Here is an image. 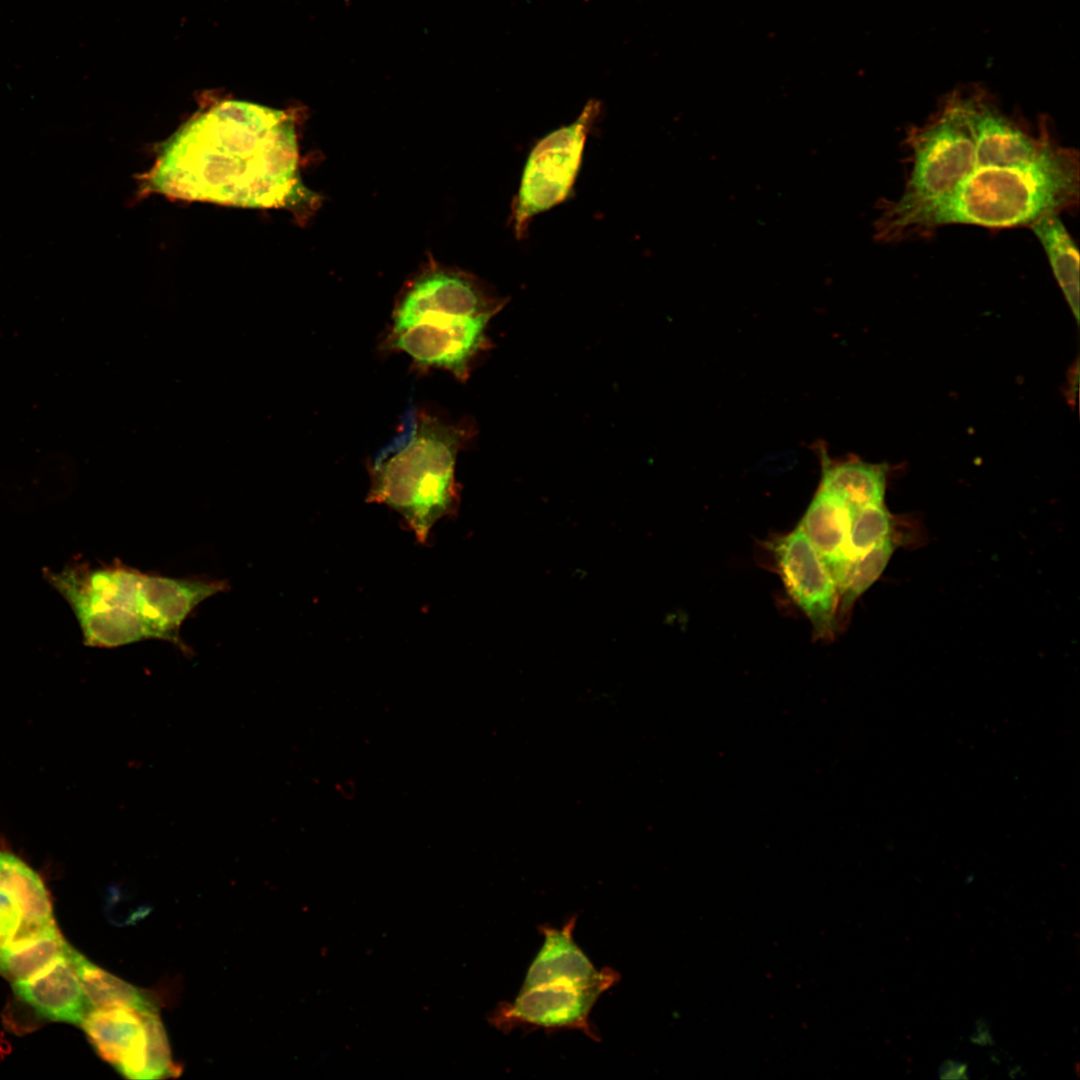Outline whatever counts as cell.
Listing matches in <instances>:
<instances>
[{"label":"cell","instance_id":"obj_1","mask_svg":"<svg viewBox=\"0 0 1080 1080\" xmlns=\"http://www.w3.org/2000/svg\"><path fill=\"white\" fill-rule=\"evenodd\" d=\"M154 191L241 207H309L300 181L294 119L285 111L228 100L181 127L149 175Z\"/></svg>","mask_w":1080,"mask_h":1080},{"label":"cell","instance_id":"obj_2","mask_svg":"<svg viewBox=\"0 0 1080 1080\" xmlns=\"http://www.w3.org/2000/svg\"><path fill=\"white\" fill-rule=\"evenodd\" d=\"M1079 168V152L1059 142L1035 159L1005 162L976 132L965 174L944 197L902 223L888 243L949 225L1029 228L1043 217L1071 213L1079 206Z\"/></svg>","mask_w":1080,"mask_h":1080},{"label":"cell","instance_id":"obj_3","mask_svg":"<svg viewBox=\"0 0 1080 1080\" xmlns=\"http://www.w3.org/2000/svg\"><path fill=\"white\" fill-rule=\"evenodd\" d=\"M506 302L474 275L430 264L401 291L384 348L465 381L492 347L487 327Z\"/></svg>","mask_w":1080,"mask_h":1080},{"label":"cell","instance_id":"obj_4","mask_svg":"<svg viewBox=\"0 0 1080 1080\" xmlns=\"http://www.w3.org/2000/svg\"><path fill=\"white\" fill-rule=\"evenodd\" d=\"M475 433L471 423L408 409L397 434L368 465L367 502L396 511L425 544L434 525L458 510L457 456Z\"/></svg>","mask_w":1080,"mask_h":1080},{"label":"cell","instance_id":"obj_5","mask_svg":"<svg viewBox=\"0 0 1080 1080\" xmlns=\"http://www.w3.org/2000/svg\"><path fill=\"white\" fill-rule=\"evenodd\" d=\"M144 574L116 561L65 570L50 579L71 605L85 644L116 648L149 639L143 616Z\"/></svg>","mask_w":1080,"mask_h":1080},{"label":"cell","instance_id":"obj_6","mask_svg":"<svg viewBox=\"0 0 1080 1080\" xmlns=\"http://www.w3.org/2000/svg\"><path fill=\"white\" fill-rule=\"evenodd\" d=\"M600 112V102L590 100L577 119L547 134L530 151L512 203V225L518 239L527 234L536 215L562 203L570 194L587 137Z\"/></svg>","mask_w":1080,"mask_h":1080},{"label":"cell","instance_id":"obj_7","mask_svg":"<svg viewBox=\"0 0 1080 1080\" xmlns=\"http://www.w3.org/2000/svg\"><path fill=\"white\" fill-rule=\"evenodd\" d=\"M81 1027L98 1056L125 1078L154 1080L181 1072L172 1060L158 1013L127 1007L93 1008Z\"/></svg>","mask_w":1080,"mask_h":1080},{"label":"cell","instance_id":"obj_8","mask_svg":"<svg viewBox=\"0 0 1080 1080\" xmlns=\"http://www.w3.org/2000/svg\"><path fill=\"white\" fill-rule=\"evenodd\" d=\"M787 593L809 619L815 640L825 643L837 631V584L810 540L798 525L765 544Z\"/></svg>","mask_w":1080,"mask_h":1080},{"label":"cell","instance_id":"obj_9","mask_svg":"<svg viewBox=\"0 0 1080 1080\" xmlns=\"http://www.w3.org/2000/svg\"><path fill=\"white\" fill-rule=\"evenodd\" d=\"M620 975L615 971L590 985L547 984L520 989L512 1002H501L489 1015L496 1029L509 1032L516 1027L578 1029L591 1039L599 1037L589 1020L600 995L615 985Z\"/></svg>","mask_w":1080,"mask_h":1080},{"label":"cell","instance_id":"obj_10","mask_svg":"<svg viewBox=\"0 0 1080 1080\" xmlns=\"http://www.w3.org/2000/svg\"><path fill=\"white\" fill-rule=\"evenodd\" d=\"M224 580L190 577L173 578L144 574V623L149 638L173 643L183 652L189 649L180 637V628L203 601L227 591Z\"/></svg>","mask_w":1080,"mask_h":1080},{"label":"cell","instance_id":"obj_11","mask_svg":"<svg viewBox=\"0 0 1080 1080\" xmlns=\"http://www.w3.org/2000/svg\"><path fill=\"white\" fill-rule=\"evenodd\" d=\"M71 948L32 976L14 981L12 987L40 1016L81 1025L93 1007L71 963Z\"/></svg>","mask_w":1080,"mask_h":1080},{"label":"cell","instance_id":"obj_12","mask_svg":"<svg viewBox=\"0 0 1080 1080\" xmlns=\"http://www.w3.org/2000/svg\"><path fill=\"white\" fill-rule=\"evenodd\" d=\"M576 916L561 928L539 927L543 944L528 968L521 989L547 984L590 985L615 972L605 967L597 970L573 939Z\"/></svg>","mask_w":1080,"mask_h":1080},{"label":"cell","instance_id":"obj_13","mask_svg":"<svg viewBox=\"0 0 1080 1080\" xmlns=\"http://www.w3.org/2000/svg\"><path fill=\"white\" fill-rule=\"evenodd\" d=\"M851 507L837 494L819 485L799 526L833 576L837 588L847 566Z\"/></svg>","mask_w":1080,"mask_h":1080},{"label":"cell","instance_id":"obj_14","mask_svg":"<svg viewBox=\"0 0 1080 1080\" xmlns=\"http://www.w3.org/2000/svg\"><path fill=\"white\" fill-rule=\"evenodd\" d=\"M69 948L56 923L19 930L11 941L0 946V974L12 982L26 979Z\"/></svg>","mask_w":1080,"mask_h":1080},{"label":"cell","instance_id":"obj_15","mask_svg":"<svg viewBox=\"0 0 1080 1080\" xmlns=\"http://www.w3.org/2000/svg\"><path fill=\"white\" fill-rule=\"evenodd\" d=\"M0 889L19 903L23 920L19 930H33L55 923L49 893L41 877L22 859L0 848Z\"/></svg>","mask_w":1080,"mask_h":1080},{"label":"cell","instance_id":"obj_16","mask_svg":"<svg viewBox=\"0 0 1080 1080\" xmlns=\"http://www.w3.org/2000/svg\"><path fill=\"white\" fill-rule=\"evenodd\" d=\"M1029 228L1045 252L1054 277L1078 321L1079 253L1070 232L1061 215L1043 217Z\"/></svg>","mask_w":1080,"mask_h":1080},{"label":"cell","instance_id":"obj_17","mask_svg":"<svg viewBox=\"0 0 1080 1080\" xmlns=\"http://www.w3.org/2000/svg\"><path fill=\"white\" fill-rule=\"evenodd\" d=\"M70 960L93 1008L127 1007L158 1013L157 1002L149 992L98 967L73 947Z\"/></svg>","mask_w":1080,"mask_h":1080},{"label":"cell","instance_id":"obj_18","mask_svg":"<svg viewBox=\"0 0 1080 1080\" xmlns=\"http://www.w3.org/2000/svg\"><path fill=\"white\" fill-rule=\"evenodd\" d=\"M820 486L841 497L852 509L883 503L886 470L882 465L862 461L833 462L822 455Z\"/></svg>","mask_w":1080,"mask_h":1080},{"label":"cell","instance_id":"obj_19","mask_svg":"<svg viewBox=\"0 0 1080 1080\" xmlns=\"http://www.w3.org/2000/svg\"><path fill=\"white\" fill-rule=\"evenodd\" d=\"M896 543L892 536L866 553L852 559L838 585L836 610L837 631L847 624L855 602L882 575L891 559Z\"/></svg>","mask_w":1080,"mask_h":1080},{"label":"cell","instance_id":"obj_20","mask_svg":"<svg viewBox=\"0 0 1080 1080\" xmlns=\"http://www.w3.org/2000/svg\"><path fill=\"white\" fill-rule=\"evenodd\" d=\"M892 528L893 520L883 503L855 508L848 539L850 561L891 537Z\"/></svg>","mask_w":1080,"mask_h":1080},{"label":"cell","instance_id":"obj_21","mask_svg":"<svg viewBox=\"0 0 1080 1080\" xmlns=\"http://www.w3.org/2000/svg\"><path fill=\"white\" fill-rule=\"evenodd\" d=\"M23 920L21 907L12 894L0 889V946L11 941Z\"/></svg>","mask_w":1080,"mask_h":1080},{"label":"cell","instance_id":"obj_22","mask_svg":"<svg viewBox=\"0 0 1080 1080\" xmlns=\"http://www.w3.org/2000/svg\"><path fill=\"white\" fill-rule=\"evenodd\" d=\"M968 1066L966 1063H962L956 1060H947L939 1068V1074L942 1079H962L967 1078Z\"/></svg>","mask_w":1080,"mask_h":1080},{"label":"cell","instance_id":"obj_23","mask_svg":"<svg viewBox=\"0 0 1080 1080\" xmlns=\"http://www.w3.org/2000/svg\"><path fill=\"white\" fill-rule=\"evenodd\" d=\"M971 1040L979 1045H988L992 1043V1035L985 1021L979 1020L976 1023L974 1033L971 1036Z\"/></svg>","mask_w":1080,"mask_h":1080}]
</instances>
